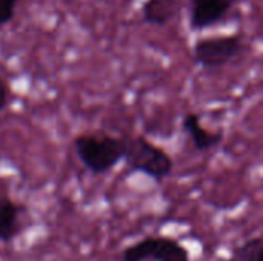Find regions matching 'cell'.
Instances as JSON below:
<instances>
[{
	"instance_id": "cell-1",
	"label": "cell",
	"mask_w": 263,
	"mask_h": 261,
	"mask_svg": "<svg viewBox=\"0 0 263 261\" xmlns=\"http://www.w3.org/2000/svg\"><path fill=\"white\" fill-rule=\"evenodd\" d=\"M74 151L91 174H105L116 168L125 155V142L111 134H80L74 138Z\"/></svg>"
},
{
	"instance_id": "cell-2",
	"label": "cell",
	"mask_w": 263,
	"mask_h": 261,
	"mask_svg": "<svg viewBox=\"0 0 263 261\" xmlns=\"http://www.w3.org/2000/svg\"><path fill=\"white\" fill-rule=\"evenodd\" d=\"M125 155L123 160L131 171L151 177L156 182L165 180L174 168L171 155L160 146L154 145L143 135L123 138Z\"/></svg>"
},
{
	"instance_id": "cell-3",
	"label": "cell",
	"mask_w": 263,
	"mask_h": 261,
	"mask_svg": "<svg viewBox=\"0 0 263 261\" xmlns=\"http://www.w3.org/2000/svg\"><path fill=\"white\" fill-rule=\"evenodd\" d=\"M245 49L240 34L199 38L193 46V58L203 69H219L236 60Z\"/></svg>"
},
{
	"instance_id": "cell-4",
	"label": "cell",
	"mask_w": 263,
	"mask_h": 261,
	"mask_svg": "<svg viewBox=\"0 0 263 261\" xmlns=\"http://www.w3.org/2000/svg\"><path fill=\"white\" fill-rule=\"evenodd\" d=\"M123 261H190L188 251L176 240L166 237H146L126 248Z\"/></svg>"
},
{
	"instance_id": "cell-5",
	"label": "cell",
	"mask_w": 263,
	"mask_h": 261,
	"mask_svg": "<svg viewBox=\"0 0 263 261\" xmlns=\"http://www.w3.org/2000/svg\"><path fill=\"white\" fill-rule=\"evenodd\" d=\"M234 5L236 0H190V28L193 31H203L217 25L230 14Z\"/></svg>"
},
{
	"instance_id": "cell-6",
	"label": "cell",
	"mask_w": 263,
	"mask_h": 261,
	"mask_svg": "<svg viewBox=\"0 0 263 261\" xmlns=\"http://www.w3.org/2000/svg\"><path fill=\"white\" fill-rule=\"evenodd\" d=\"M182 128L199 152H208L223 142V132H211L203 128L200 123V115L196 112H186L183 115Z\"/></svg>"
},
{
	"instance_id": "cell-7",
	"label": "cell",
	"mask_w": 263,
	"mask_h": 261,
	"mask_svg": "<svg viewBox=\"0 0 263 261\" xmlns=\"http://www.w3.org/2000/svg\"><path fill=\"white\" fill-rule=\"evenodd\" d=\"M180 0H145L142 6V18L153 26H165L180 12Z\"/></svg>"
},
{
	"instance_id": "cell-8",
	"label": "cell",
	"mask_w": 263,
	"mask_h": 261,
	"mask_svg": "<svg viewBox=\"0 0 263 261\" xmlns=\"http://www.w3.org/2000/svg\"><path fill=\"white\" fill-rule=\"evenodd\" d=\"M22 208L8 197H0V242L8 243L20 232Z\"/></svg>"
},
{
	"instance_id": "cell-9",
	"label": "cell",
	"mask_w": 263,
	"mask_h": 261,
	"mask_svg": "<svg viewBox=\"0 0 263 261\" xmlns=\"http://www.w3.org/2000/svg\"><path fill=\"white\" fill-rule=\"evenodd\" d=\"M234 261H263L262 237H254L240 245L233 255Z\"/></svg>"
},
{
	"instance_id": "cell-10",
	"label": "cell",
	"mask_w": 263,
	"mask_h": 261,
	"mask_svg": "<svg viewBox=\"0 0 263 261\" xmlns=\"http://www.w3.org/2000/svg\"><path fill=\"white\" fill-rule=\"evenodd\" d=\"M18 0H0V26L8 25L14 15Z\"/></svg>"
},
{
	"instance_id": "cell-11",
	"label": "cell",
	"mask_w": 263,
	"mask_h": 261,
	"mask_svg": "<svg viewBox=\"0 0 263 261\" xmlns=\"http://www.w3.org/2000/svg\"><path fill=\"white\" fill-rule=\"evenodd\" d=\"M11 103V89L8 82L0 75V112H3Z\"/></svg>"
}]
</instances>
